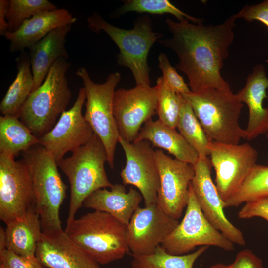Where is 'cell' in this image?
Listing matches in <instances>:
<instances>
[{"label":"cell","instance_id":"6da1fadb","mask_svg":"<svg viewBox=\"0 0 268 268\" xmlns=\"http://www.w3.org/2000/svg\"><path fill=\"white\" fill-rule=\"evenodd\" d=\"M237 19L233 14L216 25L195 24L188 20H166L171 36L158 42L178 57L176 68L187 76L191 91L230 89L221 70L234 39Z\"/></svg>","mask_w":268,"mask_h":268},{"label":"cell","instance_id":"7a4b0ae2","mask_svg":"<svg viewBox=\"0 0 268 268\" xmlns=\"http://www.w3.org/2000/svg\"><path fill=\"white\" fill-rule=\"evenodd\" d=\"M211 141L238 144L246 133L239 124L244 104L231 89H205L181 94Z\"/></svg>","mask_w":268,"mask_h":268},{"label":"cell","instance_id":"3957f363","mask_svg":"<svg viewBox=\"0 0 268 268\" xmlns=\"http://www.w3.org/2000/svg\"><path fill=\"white\" fill-rule=\"evenodd\" d=\"M107 160L104 145L94 133L90 140L73 151L70 157L57 162L58 167L67 177L70 184V197L66 225L75 218L76 212L92 193L113 186L105 171V163Z\"/></svg>","mask_w":268,"mask_h":268},{"label":"cell","instance_id":"277c9868","mask_svg":"<svg viewBox=\"0 0 268 268\" xmlns=\"http://www.w3.org/2000/svg\"><path fill=\"white\" fill-rule=\"evenodd\" d=\"M70 67L65 58L56 60L20 110L19 119L38 138L52 129L70 103L72 92L66 76Z\"/></svg>","mask_w":268,"mask_h":268},{"label":"cell","instance_id":"5b68a950","mask_svg":"<svg viewBox=\"0 0 268 268\" xmlns=\"http://www.w3.org/2000/svg\"><path fill=\"white\" fill-rule=\"evenodd\" d=\"M87 21L90 30L97 33L103 31L116 43L120 50L117 63L130 69L136 85L151 86L148 55L162 34L153 31L149 17L145 15L138 18L131 29L113 25L98 13L89 16Z\"/></svg>","mask_w":268,"mask_h":268},{"label":"cell","instance_id":"8992f818","mask_svg":"<svg viewBox=\"0 0 268 268\" xmlns=\"http://www.w3.org/2000/svg\"><path fill=\"white\" fill-rule=\"evenodd\" d=\"M64 230L99 264L122 259L129 251L127 225L105 212L94 210L75 218Z\"/></svg>","mask_w":268,"mask_h":268},{"label":"cell","instance_id":"52a82bcc","mask_svg":"<svg viewBox=\"0 0 268 268\" xmlns=\"http://www.w3.org/2000/svg\"><path fill=\"white\" fill-rule=\"evenodd\" d=\"M23 159L30 174L42 231L62 229L59 211L67 187L61 179L56 159L40 144L24 152Z\"/></svg>","mask_w":268,"mask_h":268},{"label":"cell","instance_id":"ba28073f","mask_svg":"<svg viewBox=\"0 0 268 268\" xmlns=\"http://www.w3.org/2000/svg\"><path fill=\"white\" fill-rule=\"evenodd\" d=\"M75 74L82 79L85 91V118L102 142L107 155V163L113 169L116 146L119 137L114 116L113 98L121 74L117 72L112 73L104 83L99 84L91 80L84 67L79 68Z\"/></svg>","mask_w":268,"mask_h":268},{"label":"cell","instance_id":"9c48e42d","mask_svg":"<svg viewBox=\"0 0 268 268\" xmlns=\"http://www.w3.org/2000/svg\"><path fill=\"white\" fill-rule=\"evenodd\" d=\"M185 215L161 246L169 254L184 255L198 246H212L225 251L234 249V243L217 230L201 210L191 183Z\"/></svg>","mask_w":268,"mask_h":268},{"label":"cell","instance_id":"30bf717a","mask_svg":"<svg viewBox=\"0 0 268 268\" xmlns=\"http://www.w3.org/2000/svg\"><path fill=\"white\" fill-rule=\"evenodd\" d=\"M36 209L32 180L24 159L0 154V219L6 224Z\"/></svg>","mask_w":268,"mask_h":268},{"label":"cell","instance_id":"8fae6325","mask_svg":"<svg viewBox=\"0 0 268 268\" xmlns=\"http://www.w3.org/2000/svg\"><path fill=\"white\" fill-rule=\"evenodd\" d=\"M208 148L215 171V185L224 202L238 189L256 164L258 152L248 143L211 141Z\"/></svg>","mask_w":268,"mask_h":268},{"label":"cell","instance_id":"7c38bea8","mask_svg":"<svg viewBox=\"0 0 268 268\" xmlns=\"http://www.w3.org/2000/svg\"><path fill=\"white\" fill-rule=\"evenodd\" d=\"M157 89L136 85L130 89H119L113 98V113L119 136L132 142L142 125L156 113Z\"/></svg>","mask_w":268,"mask_h":268},{"label":"cell","instance_id":"4fadbf2b","mask_svg":"<svg viewBox=\"0 0 268 268\" xmlns=\"http://www.w3.org/2000/svg\"><path fill=\"white\" fill-rule=\"evenodd\" d=\"M86 100L84 88H81L72 107L61 115L54 126L39 138L40 144L50 153L56 161L68 152L86 144L94 132L82 113Z\"/></svg>","mask_w":268,"mask_h":268},{"label":"cell","instance_id":"5bb4252c","mask_svg":"<svg viewBox=\"0 0 268 268\" xmlns=\"http://www.w3.org/2000/svg\"><path fill=\"white\" fill-rule=\"evenodd\" d=\"M155 154L160 181L156 204L178 220L188 203L189 187L195 175L194 166L173 159L162 150H156Z\"/></svg>","mask_w":268,"mask_h":268},{"label":"cell","instance_id":"9a60e30c","mask_svg":"<svg viewBox=\"0 0 268 268\" xmlns=\"http://www.w3.org/2000/svg\"><path fill=\"white\" fill-rule=\"evenodd\" d=\"M179 222L157 204L139 207L127 225V239L132 256L153 254Z\"/></svg>","mask_w":268,"mask_h":268},{"label":"cell","instance_id":"2e32d148","mask_svg":"<svg viewBox=\"0 0 268 268\" xmlns=\"http://www.w3.org/2000/svg\"><path fill=\"white\" fill-rule=\"evenodd\" d=\"M118 143L126 156V165L120 172L125 185L136 187L142 195L145 206L156 203L160 185L155 151L147 140L129 142L119 136Z\"/></svg>","mask_w":268,"mask_h":268},{"label":"cell","instance_id":"e0dca14e","mask_svg":"<svg viewBox=\"0 0 268 268\" xmlns=\"http://www.w3.org/2000/svg\"><path fill=\"white\" fill-rule=\"evenodd\" d=\"M195 175L191 185L200 206L209 222L233 243L244 246L242 231L226 217L224 203L211 178L212 165L209 157L198 158L193 165Z\"/></svg>","mask_w":268,"mask_h":268},{"label":"cell","instance_id":"ac0fdd59","mask_svg":"<svg viewBox=\"0 0 268 268\" xmlns=\"http://www.w3.org/2000/svg\"><path fill=\"white\" fill-rule=\"evenodd\" d=\"M36 257L47 268H101L62 229L42 231Z\"/></svg>","mask_w":268,"mask_h":268},{"label":"cell","instance_id":"d6986e66","mask_svg":"<svg viewBox=\"0 0 268 268\" xmlns=\"http://www.w3.org/2000/svg\"><path fill=\"white\" fill-rule=\"evenodd\" d=\"M268 78L263 65L254 67L247 77L243 88L236 93L238 98L248 108L245 139L251 140L268 132V107H263V100L268 98Z\"/></svg>","mask_w":268,"mask_h":268},{"label":"cell","instance_id":"ffe728a7","mask_svg":"<svg viewBox=\"0 0 268 268\" xmlns=\"http://www.w3.org/2000/svg\"><path fill=\"white\" fill-rule=\"evenodd\" d=\"M76 20L77 18L66 9L43 11L25 21L16 31L6 32L3 36L10 42L11 52H22L40 41L53 29L72 25Z\"/></svg>","mask_w":268,"mask_h":268},{"label":"cell","instance_id":"44dd1931","mask_svg":"<svg viewBox=\"0 0 268 268\" xmlns=\"http://www.w3.org/2000/svg\"><path fill=\"white\" fill-rule=\"evenodd\" d=\"M140 192L131 187L128 191L124 185L115 184L110 188L98 189L84 201L83 206L108 213L127 225L143 199Z\"/></svg>","mask_w":268,"mask_h":268},{"label":"cell","instance_id":"7402d4cb","mask_svg":"<svg viewBox=\"0 0 268 268\" xmlns=\"http://www.w3.org/2000/svg\"><path fill=\"white\" fill-rule=\"evenodd\" d=\"M71 25L53 29L29 49V57L34 81L32 91L42 84L56 60L60 58L67 60L69 59V55L65 44L66 37L70 31Z\"/></svg>","mask_w":268,"mask_h":268},{"label":"cell","instance_id":"603a6c76","mask_svg":"<svg viewBox=\"0 0 268 268\" xmlns=\"http://www.w3.org/2000/svg\"><path fill=\"white\" fill-rule=\"evenodd\" d=\"M140 140L167 151L181 161L194 165L199 158L197 152L176 129L159 120L151 119L143 125L134 141Z\"/></svg>","mask_w":268,"mask_h":268},{"label":"cell","instance_id":"cb8c5ba5","mask_svg":"<svg viewBox=\"0 0 268 268\" xmlns=\"http://www.w3.org/2000/svg\"><path fill=\"white\" fill-rule=\"evenodd\" d=\"M6 249L27 257H35L42 233L40 216L36 209L6 224Z\"/></svg>","mask_w":268,"mask_h":268},{"label":"cell","instance_id":"d4e9b609","mask_svg":"<svg viewBox=\"0 0 268 268\" xmlns=\"http://www.w3.org/2000/svg\"><path fill=\"white\" fill-rule=\"evenodd\" d=\"M17 74L0 104L2 115L19 117L20 110L34 86L29 55L24 51L17 57ZM19 118V117H18Z\"/></svg>","mask_w":268,"mask_h":268},{"label":"cell","instance_id":"484cf974","mask_svg":"<svg viewBox=\"0 0 268 268\" xmlns=\"http://www.w3.org/2000/svg\"><path fill=\"white\" fill-rule=\"evenodd\" d=\"M39 144V138L18 117L0 116V154L15 158Z\"/></svg>","mask_w":268,"mask_h":268},{"label":"cell","instance_id":"4316f807","mask_svg":"<svg viewBox=\"0 0 268 268\" xmlns=\"http://www.w3.org/2000/svg\"><path fill=\"white\" fill-rule=\"evenodd\" d=\"M180 115L177 126L180 134L201 158L209 157L208 146L211 141L189 103L179 94Z\"/></svg>","mask_w":268,"mask_h":268},{"label":"cell","instance_id":"83f0119b","mask_svg":"<svg viewBox=\"0 0 268 268\" xmlns=\"http://www.w3.org/2000/svg\"><path fill=\"white\" fill-rule=\"evenodd\" d=\"M209 248L201 246L195 252L181 255L169 254L161 246L153 254L132 256V268H193L197 259Z\"/></svg>","mask_w":268,"mask_h":268},{"label":"cell","instance_id":"f1b7e54d","mask_svg":"<svg viewBox=\"0 0 268 268\" xmlns=\"http://www.w3.org/2000/svg\"><path fill=\"white\" fill-rule=\"evenodd\" d=\"M268 196V166L255 164L236 192L224 201V208Z\"/></svg>","mask_w":268,"mask_h":268},{"label":"cell","instance_id":"f546056e","mask_svg":"<svg viewBox=\"0 0 268 268\" xmlns=\"http://www.w3.org/2000/svg\"><path fill=\"white\" fill-rule=\"evenodd\" d=\"M129 12L148 13L151 14H170L178 21L188 20L195 23H203L201 18L193 17L182 11L168 0H128L119 9L120 15Z\"/></svg>","mask_w":268,"mask_h":268},{"label":"cell","instance_id":"4dcf8cb0","mask_svg":"<svg viewBox=\"0 0 268 268\" xmlns=\"http://www.w3.org/2000/svg\"><path fill=\"white\" fill-rule=\"evenodd\" d=\"M56 9V6L47 0H9L7 32L16 31L25 21L40 12Z\"/></svg>","mask_w":268,"mask_h":268},{"label":"cell","instance_id":"1f68e13d","mask_svg":"<svg viewBox=\"0 0 268 268\" xmlns=\"http://www.w3.org/2000/svg\"><path fill=\"white\" fill-rule=\"evenodd\" d=\"M156 113L159 120L165 125L176 129L180 115L179 94L168 87L162 77L158 78Z\"/></svg>","mask_w":268,"mask_h":268},{"label":"cell","instance_id":"d6a6232c","mask_svg":"<svg viewBox=\"0 0 268 268\" xmlns=\"http://www.w3.org/2000/svg\"><path fill=\"white\" fill-rule=\"evenodd\" d=\"M158 60V67L163 74V81L168 87L180 94H186L191 91L183 77L178 73L170 64L166 54L160 53Z\"/></svg>","mask_w":268,"mask_h":268},{"label":"cell","instance_id":"836d02e7","mask_svg":"<svg viewBox=\"0 0 268 268\" xmlns=\"http://www.w3.org/2000/svg\"><path fill=\"white\" fill-rule=\"evenodd\" d=\"M35 257H27L17 255L7 249L0 253V268H43Z\"/></svg>","mask_w":268,"mask_h":268},{"label":"cell","instance_id":"e575fe53","mask_svg":"<svg viewBox=\"0 0 268 268\" xmlns=\"http://www.w3.org/2000/svg\"><path fill=\"white\" fill-rule=\"evenodd\" d=\"M237 215L243 219L259 217L268 222V196L245 203Z\"/></svg>","mask_w":268,"mask_h":268},{"label":"cell","instance_id":"d590c367","mask_svg":"<svg viewBox=\"0 0 268 268\" xmlns=\"http://www.w3.org/2000/svg\"><path fill=\"white\" fill-rule=\"evenodd\" d=\"M235 15L237 19H243L249 22L259 21L268 27V0L254 5H246Z\"/></svg>","mask_w":268,"mask_h":268},{"label":"cell","instance_id":"8d00e7d4","mask_svg":"<svg viewBox=\"0 0 268 268\" xmlns=\"http://www.w3.org/2000/svg\"><path fill=\"white\" fill-rule=\"evenodd\" d=\"M229 267L230 268H263L262 260L247 249L239 252Z\"/></svg>","mask_w":268,"mask_h":268},{"label":"cell","instance_id":"74e56055","mask_svg":"<svg viewBox=\"0 0 268 268\" xmlns=\"http://www.w3.org/2000/svg\"><path fill=\"white\" fill-rule=\"evenodd\" d=\"M9 0H0V34L1 36L8 31V25L6 20Z\"/></svg>","mask_w":268,"mask_h":268},{"label":"cell","instance_id":"f35d334b","mask_svg":"<svg viewBox=\"0 0 268 268\" xmlns=\"http://www.w3.org/2000/svg\"><path fill=\"white\" fill-rule=\"evenodd\" d=\"M6 237L5 230L2 226L0 227V253L6 249Z\"/></svg>","mask_w":268,"mask_h":268},{"label":"cell","instance_id":"ab89813d","mask_svg":"<svg viewBox=\"0 0 268 268\" xmlns=\"http://www.w3.org/2000/svg\"><path fill=\"white\" fill-rule=\"evenodd\" d=\"M209 268H230L229 265H226L223 264H216L211 266Z\"/></svg>","mask_w":268,"mask_h":268},{"label":"cell","instance_id":"60d3db41","mask_svg":"<svg viewBox=\"0 0 268 268\" xmlns=\"http://www.w3.org/2000/svg\"><path fill=\"white\" fill-rule=\"evenodd\" d=\"M266 137L268 138V132L267 133Z\"/></svg>","mask_w":268,"mask_h":268},{"label":"cell","instance_id":"b9f144b4","mask_svg":"<svg viewBox=\"0 0 268 268\" xmlns=\"http://www.w3.org/2000/svg\"></svg>","mask_w":268,"mask_h":268}]
</instances>
